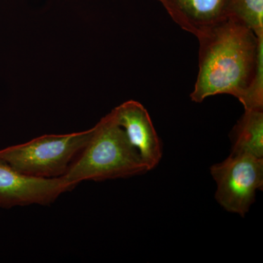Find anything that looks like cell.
Segmentation results:
<instances>
[{"instance_id":"obj_1","label":"cell","mask_w":263,"mask_h":263,"mask_svg":"<svg viewBox=\"0 0 263 263\" xmlns=\"http://www.w3.org/2000/svg\"><path fill=\"white\" fill-rule=\"evenodd\" d=\"M199 71L190 98L235 97L245 109H263V38L230 17L197 37Z\"/></svg>"},{"instance_id":"obj_2","label":"cell","mask_w":263,"mask_h":263,"mask_svg":"<svg viewBox=\"0 0 263 263\" xmlns=\"http://www.w3.org/2000/svg\"><path fill=\"white\" fill-rule=\"evenodd\" d=\"M148 171L111 110L92 127L87 144L63 177L75 188L82 181L125 179Z\"/></svg>"},{"instance_id":"obj_3","label":"cell","mask_w":263,"mask_h":263,"mask_svg":"<svg viewBox=\"0 0 263 263\" xmlns=\"http://www.w3.org/2000/svg\"><path fill=\"white\" fill-rule=\"evenodd\" d=\"M92 133L88 130L64 135H45L0 150V158L22 174L33 177H62Z\"/></svg>"},{"instance_id":"obj_4","label":"cell","mask_w":263,"mask_h":263,"mask_svg":"<svg viewBox=\"0 0 263 263\" xmlns=\"http://www.w3.org/2000/svg\"><path fill=\"white\" fill-rule=\"evenodd\" d=\"M217 189L216 200L228 212L245 216L263 186V159L232 155L211 167Z\"/></svg>"},{"instance_id":"obj_5","label":"cell","mask_w":263,"mask_h":263,"mask_svg":"<svg viewBox=\"0 0 263 263\" xmlns=\"http://www.w3.org/2000/svg\"><path fill=\"white\" fill-rule=\"evenodd\" d=\"M73 186L63 176L51 179L22 174L0 158V207L48 205Z\"/></svg>"},{"instance_id":"obj_6","label":"cell","mask_w":263,"mask_h":263,"mask_svg":"<svg viewBox=\"0 0 263 263\" xmlns=\"http://www.w3.org/2000/svg\"><path fill=\"white\" fill-rule=\"evenodd\" d=\"M112 112L148 171L155 168L162 160V144L146 109L138 102L129 100Z\"/></svg>"},{"instance_id":"obj_7","label":"cell","mask_w":263,"mask_h":263,"mask_svg":"<svg viewBox=\"0 0 263 263\" xmlns=\"http://www.w3.org/2000/svg\"><path fill=\"white\" fill-rule=\"evenodd\" d=\"M183 30L198 37L230 17L233 0H157Z\"/></svg>"},{"instance_id":"obj_8","label":"cell","mask_w":263,"mask_h":263,"mask_svg":"<svg viewBox=\"0 0 263 263\" xmlns=\"http://www.w3.org/2000/svg\"><path fill=\"white\" fill-rule=\"evenodd\" d=\"M263 109H245L232 134V155L263 159Z\"/></svg>"},{"instance_id":"obj_9","label":"cell","mask_w":263,"mask_h":263,"mask_svg":"<svg viewBox=\"0 0 263 263\" xmlns=\"http://www.w3.org/2000/svg\"><path fill=\"white\" fill-rule=\"evenodd\" d=\"M230 17L238 19L263 38V0H233Z\"/></svg>"}]
</instances>
